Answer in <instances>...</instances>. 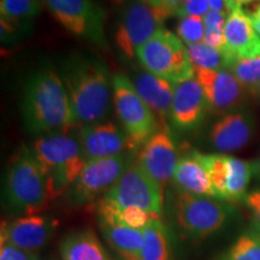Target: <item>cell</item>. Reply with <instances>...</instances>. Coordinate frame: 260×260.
Instances as JSON below:
<instances>
[{
    "instance_id": "6da1fadb",
    "label": "cell",
    "mask_w": 260,
    "mask_h": 260,
    "mask_svg": "<svg viewBox=\"0 0 260 260\" xmlns=\"http://www.w3.org/2000/svg\"><path fill=\"white\" fill-rule=\"evenodd\" d=\"M21 112L25 128L34 135L70 133L79 124L63 80L52 69L39 70L27 80Z\"/></svg>"
},
{
    "instance_id": "7a4b0ae2",
    "label": "cell",
    "mask_w": 260,
    "mask_h": 260,
    "mask_svg": "<svg viewBox=\"0 0 260 260\" xmlns=\"http://www.w3.org/2000/svg\"><path fill=\"white\" fill-rule=\"evenodd\" d=\"M60 77L79 124L98 123L106 115L112 82L102 60L74 54L61 65Z\"/></svg>"
},
{
    "instance_id": "3957f363",
    "label": "cell",
    "mask_w": 260,
    "mask_h": 260,
    "mask_svg": "<svg viewBox=\"0 0 260 260\" xmlns=\"http://www.w3.org/2000/svg\"><path fill=\"white\" fill-rule=\"evenodd\" d=\"M8 207L17 216H32L53 200L50 186L32 149L23 146L10 162L5 178Z\"/></svg>"
},
{
    "instance_id": "277c9868",
    "label": "cell",
    "mask_w": 260,
    "mask_h": 260,
    "mask_svg": "<svg viewBox=\"0 0 260 260\" xmlns=\"http://www.w3.org/2000/svg\"><path fill=\"white\" fill-rule=\"evenodd\" d=\"M31 149L46 175L53 200L73 186L87 162L79 138L70 133L40 136Z\"/></svg>"
},
{
    "instance_id": "5b68a950",
    "label": "cell",
    "mask_w": 260,
    "mask_h": 260,
    "mask_svg": "<svg viewBox=\"0 0 260 260\" xmlns=\"http://www.w3.org/2000/svg\"><path fill=\"white\" fill-rule=\"evenodd\" d=\"M146 71L176 84L195 76L186 45L168 29L161 28L136 51Z\"/></svg>"
},
{
    "instance_id": "8992f818",
    "label": "cell",
    "mask_w": 260,
    "mask_h": 260,
    "mask_svg": "<svg viewBox=\"0 0 260 260\" xmlns=\"http://www.w3.org/2000/svg\"><path fill=\"white\" fill-rule=\"evenodd\" d=\"M112 96L117 116L128 136L130 149L134 151L160 128L157 116L125 75L116 74L112 77Z\"/></svg>"
},
{
    "instance_id": "52a82bcc",
    "label": "cell",
    "mask_w": 260,
    "mask_h": 260,
    "mask_svg": "<svg viewBox=\"0 0 260 260\" xmlns=\"http://www.w3.org/2000/svg\"><path fill=\"white\" fill-rule=\"evenodd\" d=\"M175 222L193 240H203L225 224L230 209L222 201L181 191L175 201Z\"/></svg>"
},
{
    "instance_id": "ba28073f",
    "label": "cell",
    "mask_w": 260,
    "mask_h": 260,
    "mask_svg": "<svg viewBox=\"0 0 260 260\" xmlns=\"http://www.w3.org/2000/svg\"><path fill=\"white\" fill-rule=\"evenodd\" d=\"M170 17L148 2L133 3L123 6L119 12L115 31L116 46L123 57L132 59L136 51L147 42L164 22Z\"/></svg>"
},
{
    "instance_id": "9c48e42d",
    "label": "cell",
    "mask_w": 260,
    "mask_h": 260,
    "mask_svg": "<svg viewBox=\"0 0 260 260\" xmlns=\"http://www.w3.org/2000/svg\"><path fill=\"white\" fill-rule=\"evenodd\" d=\"M104 198L121 209L139 207L159 217L164 211V189L135 161L129 165Z\"/></svg>"
},
{
    "instance_id": "30bf717a",
    "label": "cell",
    "mask_w": 260,
    "mask_h": 260,
    "mask_svg": "<svg viewBox=\"0 0 260 260\" xmlns=\"http://www.w3.org/2000/svg\"><path fill=\"white\" fill-rule=\"evenodd\" d=\"M58 23L84 40L105 48V14L94 0H44Z\"/></svg>"
},
{
    "instance_id": "8fae6325",
    "label": "cell",
    "mask_w": 260,
    "mask_h": 260,
    "mask_svg": "<svg viewBox=\"0 0 260 260\" xmlns=\"http://www.w3.org/2000/svg\"><path fill=\"white\" fill-rule=\"evenodd\" d=\"M132 162V154L129 152L115 157L88 160L71 186L74 201L86 203L95 199L103 193L105 195L115 186Z\"/></svg>"
},
{
    "instance_id": "7c38bea8",
    "label": "cell",
    "mask_w": 260,
    "mask_h": 260,
    "mask_svg": "<svg viewBox=\"0 0 260 260\" xmlns=\"http://www.w3.org/2000/svg\"><path fill=\"white\" fill-rule=\"evenodd\" d=\"M178 160L174 139L168 126H161L141 146L135 162L164 189L174 178Z\"/></svg>"
},
{
    "instance_id": "4fadbf2b",
    "label": "cell",
    "mask_w": 260,
    "mask_h": 260,
    "mask_svg": "<svg viewBox=\"0 0 260 260\" xmlns=\"http://www.w3.org/2000/svg\"><path fill=\"white\" fill-rule=\"evenodd\" d=\"M220 50L225 54L229 69L236 61L260 56V38L241 6L228 16L224 27V44Z\"/></svg>"
},
{
    "instance_id": "5bb4252c",
    "label": "cell",
    "mask_w": 260,
    "mask_h": 260,
    "mask_svg": "<svg viewBox=\"0 0 260 260\" xmlns=\"http://www.w3.org/2000/svg\"><path fill=\"white\" fill-rule=\"evenodd\" d=\"M77 138L87 161L133 152L124 130L111 122L83 125Z\"/></svg>"
},
{
    "instance_id": "9a60e30c",
    "label": "cell",
    "mask_w": 260,
    "mask_h": 260,
    "mask_svg": "<svg viewBox=\"0 0 260 260\" xmlns=\"http://www.w3.org/2000/svg\"><path fill=\"white\" fill-rule=\"evenodd\" d=\"M209 110L206 95L197 77L175 84L170 119L177 129L197 128L204 121Z\"/></svg>"
},
{
    "instance_id": "2e32d148",
    "label": "cell",
    "mask_w": 260,
    "mask_h": 260,
    "mask_svg": "<svg viewBox=\"0 0 260 260\" xmlns=\"http://www.w3.org/2000/svg\"><path fill=\"white\" fill-rule=\"evenodd\" d=\"M57 220L48 216H25L2 228V245H11L28 252H37L46 245Z\"/></svg>"
},
{
    "instance_id": "e0dca14e",
    "label": "cell",
    "mask_w": 260,
    "mask_h": 260,
    "mask_svg": "<svg viewBox=\"0 0 260 260\" xmlns=\"http://www.w3.org/2000/svg\"><path fill=\"white\" fill-rule=\"evenodd\" d=\"M195 77L203 87L212 111H232L241 103L243 84L232 71L195 69Z\"/></svg>"
},
{
    "instance_id": "ac0fdd59",
    "label": "cell",
    "mask_w": 260,
    "mask_h": 260,
    "mask_svg": "<svg viewBox=\"0 0 260 260\" xmlns=\"http://www.w3.org/2000/svg\"><path fill=\"white\" fill-rule=\"evenodd\" d=\"M253 132L254 121L251 115L245 112H230L212 126L210 144L216 151L230 153L245 147L251 141Z\"/></svg>"
},
{
    "instance_id": "d6986e66",
    "label": "cell",
    "mask_w": 260,
    "mask_h": 260,
    "mask_svg": "<svg viewBox=\"0 0 260 260\" xmlns=\"http://www.w3.org/2000/svg\"><path fill=\"white\" fill-rule=\"evenodd\" d=\"M172 180L183 193L214 197L209 169L205 164L203 153L197 151L180 158Z\"/></svg>"
},
{
    "instance_id": "ffe728a7",
    "label": "cell",
    "mask_w": 260,
    "mask_h": 260,
    "mask_svg": "<svg viewBox=\"0 0 260 260\" xmlns=\"http://www.w3.org/2000/svg\"><path fill=\"white\" fill-rule=\"evenodd\" d=\"M133 83L139 95L157 116L158 121L160 119L161 125L167 126L165 121L170 117L175 84L148 71L139 73Z\"/></svg>"
},
{
    "instance_id": "44dd1931",
    "label": "cell",
    "mask_w": 260,
    "mask_h": 260,
    "mask_svg": "<svg viewBox=\"0 0 260 260\" xmlns=\"http://www.w3.org/2000/svg\"><path fill=\"white\" fill-rule=\"evenodd\" d=\"M63 260H112L92 230H79L60 243Z\"/></svg>"
},
{
    "instance_id": "7402d4cb",
    "label": "cell",
    "mask_w": 260,
    "mask_h": 260,
    "mask_svg": "<svg viewBox=\"0 0 260 260\" xmlns=\"http://www.w3.org/2000/svg\"><path fill=\"white\" fill-rule=\"evenodd\" d=\"M100 228L107 243L123 260H141L142 230L112 224H100Z\"/></svg>"
},
{
    "instance_id": "603a6c76",
    "label": "cell",
    "mask_w": 260,
    "mask_h": 260,
    "mask_svg": "<svg viewBox=\"0 0 260 260\" xmlns=\"http://www.w3.org/2000/svg\"><path fill=\"white\" fill-rule=\"evenodd\" d=\"M141 260H171V241L167 225L160 219L147 224L144 229Z\"/></svg>"
},
{
    "instance_id": "cb8c5ba5",
    "label": "cell",
    "mask_w": 260,
    "mask_h": 260,
    "mask_svg": "<svg viewBox=\"0 0 260 260\" xmlns=\"http://www.w3.org/2000/svg\"><path fill=\"white\" fill-rule=\"evenodd\" d=\"M253 174H255L254 161L226 155V200L240 201L246 199V190Z\"/></svg>"
},
{
    "instance_id": "d4e9b609",
    "label": "cell",
    "mask_w": 260,
    "mask_h": 260,
    "mask_svg": "<svg viewBox=\"0 0 260 260\" xmlns=\"http://www.w3.org/2000/svg\"><path fill=\"white\" fill-rule=\"evenodd\" d=\"M188 54L195 69L226 70L229 63L220 48L211 47L205 42L187 45Z\"/></svg>"
},
{
    "instance_id": "484cf974",
    "label": "cell",
    "mask_w": 260,
    "mask_h": 260,
    "mask_svg": "<svg viewBox=\"0 0 260 260\" xmlns=\"http://www.w3.org/2000/svg\"><path fill=\"white\" fill-rule=\"evenodd\" d=\"M218 260H260V236L253 232L240 236Z\"/></svg>"
},
{
    "instance_id": "4316f807",
    "label": "cell",
    "mask_w": 260,
    "mask_h": 260,
    "mask_svg": "<svg viewBox=\"0 0 260 260\" xmlns=\"http://www.w3.org/2000/svg\"><path fill=\"white\" fill-rule=\"evenodd\" d=\"M42 0H0V14L4 21L32 18L39 14Z\"/></svg>"
},
{
    "instance_id": "83f0119b",
    "label": "cell",
    "mask_w": 260,
    "mask_h": 260,
    "mask_svg": "<svg viewBox=\"0 0 260 260\" xmlns=\"http://www.w3.org/2000/svg\"><path fill=\"white\" fill-rule=\"evenodd\" d=\"M209 169L214 198L226 200V154H203Z\"/></svg>"
},
{
    "instance_id": "f1b7e54d",
    "label": "cell",
    "mask_w": 260,
    "mask_h": 260,
    "mask_svg": "<svg viewBox=\"0 0 260 260\" xmlns=\"http://www.w3.org/2000/svg\"><path fill=\"white\" fill-rule=\"evenodd\" d=\"M228 16L219 11L210 10L204 17L205 44L214 48H222L224 44V27Z\"/></svg>"
},
{
    "instance_id": "f546056e",
    "label": "cell",
    "mask_w": 260,
    "mask_h": 260,
    "mask_svg": "<svg viewBox=\"0 0 260 260\" xmlns=\"http://www.w3.org/2000/svg\"><path fill=\"white\" fill-rule=\"evenodd\" d=\"M176 35L186 46L203 42L205 37L204 17H198V16L181 17L176 28Z\"/></svg>"
},
{
    "instance_id": "4dcf8cb0",
    "label": "cell",
    "mask_w": 260,
    "mask_h": 260,
    "mask_svg": "<svg viewBox=\"0 0 260 260\" xmlns=\"http://www.w3.org/2000/svg\"><path fill=\"white\" fill-rule=\"evenodd\" d=\"M230 71L235 77L249 89L260 81V56L252 59L239 60L230 67Z\"/></svg>"
},
{
    "instance_id": "1f68e13d",
    "label": "cell",
    "mask_w": 260,
    "mask_h": 260,
    "mask_svg": "<svg viewBox=\"0 0 260 260\" xmlns=\"http://www.w3.org/2000/svg\"><path fill=\"white\" fill-rule=\"evenodd\" d=\"M210 10L211 8L207 0H182L176 16H180V17H187V16L205 17Z\"/></svg>"
},
{
    "instance_id": "d6a6232c",
    "label": "cell",
    "mask_w": 260,
    "mask_h": 260,
    "mask_svg": "<svg viewBox=\"0 0 260 260\" xmlns=\"http://www.w3.org/2000/svg\"><path fill=\"white\" fill-rule=\"evenodd\" d=\"M245 201L252 213V232L260 236V189L247 194Z\"/></svg>"
},
{
    "instance_id": "836d02e7",
    "label": "cell",
    "mask_w": 260,
    "mask_h": 260,
    "mask_svg": "<svg viewBox=\"0 0 260 260\" xmlns=\"http://www.w3.org/2000/svg\"><path fill=\"white\" fill-rule=\"evenodd\" d=\"M37 253L28 252L11 245H2L0 260H38Z\"/></svg>"
},
{
    "instance_id": "e575fe53",
    "label": "cell",
    "mask_w": 260,
    "mask_h": 260,
    "mask_svg": "<svg viewBox=\"0 0 260 260\" xmlns=\"http://www.w3.org/2000/svg\"><path fill=\"white\" fill-rule=\"evenodd\" d=\"M148 3L154 8L161 10L168 16H176L182 0H148Z\"/></svg>"
},
{
    "instance_id": "d590c367",
    "label": "cell",
    "mask_w": 260,
    "mask_h": 260,
    "mask_svg": "<svg viewBox=\"0 0 260 260\" xmlns=\"http://www.w3.org/2000/svg\"><path fill=\"white\" fill-rule=\"evenodd\" d=\"M247 15H248V17L251 18V22L253 27H254V30L256 34H258V37L260 38V4L255 5L251 11L247 12Z\"/></svg>"
},
{
    "instance_id": "8d00e7d4",
    "label": "cell",
    "mask_w": 260,
    "mask_h": 260,
    "mask_svg": "<svg viewBox=\"0 0 260 260\" xmlns=\"http://www.w3.org/2000/svg\"><path fill=\"white\" fill-rule=\"evenodd\" d=\"M253 2H255V0H228L230 9H232V12L236 8H239V6H242L245 4H249V3H253Z\"/></svg>"
},
{
    "instance_id": "74e56055",
    "label": "cell",
    "mask_w": 260,
    "mask_h": 260,
    "mask_svg": "<svg viewBox=\"0 0 260 260\" xmlns=\"http://www.w3.org/2000/svg\"><path fill=\"white\" fill-rule=\"evenodd\" d=\"M112 5L115 6H126L129 4H133V3H139V2H148V0H109Z\"/></svg>"
},
{
    "instance_id": "f35d334b",
    "label": "cell",
    "mask_w": 260,
    "mask_h": 260,
    "mask_svg": "<svg viewBox=\"0 0 260 260\" xmlns=\"http://www.w3.org/2000/svg\"><path fill=\"white\" fill-rule=\"evenodd\" d=\"M249 90H251V93L253 94V95L258 98V99H260V81L255 84L254 87H252V88Z\"/></svg>"
},
{
    "instance_id": "ab89813d",
    "label": "cell",
    "mask_w": 260,
    "mask_h": 260,
    "mask_svg": "<svg viewBox=\"0 0 260 260\" xmlns=\"http://www.w3.org/2000/svg\"><path fill=\"white\" fill-rule=\"evenodd\" d=\"M254 169H255V174L260 177V158L256 161H254Z\"/></svg>"
},
{
    "instance_id": "60d3db41",
    "label": "cell",
    "mask_w": 260,
    "mask_h": 260,
    "mask_svg": "<svg viewBox=\"0 0 260 260\" xmlns=\"http://www.w3.org/2000/svg\"><path fill=\"white\" fill-rule=\"evenodd\" d=\"M38 260H39V259H38Z\"/></svg>"
}]
</instances>
